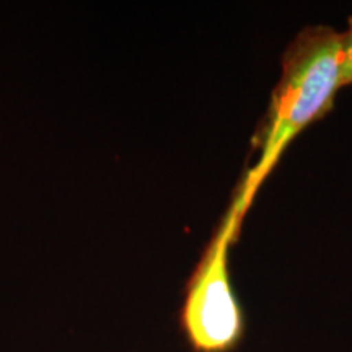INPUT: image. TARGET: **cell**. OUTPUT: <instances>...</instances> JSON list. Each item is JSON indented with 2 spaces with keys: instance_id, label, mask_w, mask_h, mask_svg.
<instances>
[{
  "instance_id": "3",
  "label": "cell",
  "mask_w": 352,
  "mask_h": 352,
  "mask_svg": "<svg viewBox=\"0 0 352 352\" xmlns=\"http://www.w3.org/2000/svg\"><path fill=\"white\" fill-rule=\"evenodd\" d=\"M341 78L342 87L352 85V21L341 33Z\"/></svg>"
},
{
  "instance_id": "1",
  "label": "cell",
  "mask_w": 352,
  "mask_h": 352,
  "mask_svg": "<svg viewBox=\"0 0 352 352\" xmlns=\"http://www.w3.org/2000/svg\"><path fill=\"white\" fill-rule=\"evenodd\" d=\"M341 87V33L329 26H308L284 52L283 72L261 132L259 158L230 206L241 222L285 148L331 109Z\"/></svg>"
},
{
  "instance_id": "2",
  "label": "cell",
  "mask_w": 352,
  "mask_h": 352,
  "mask_svg": "<svg viewBox=\"0 0 352 352\" xmlns=\"http://www.w3.org/2000/svg\"><path fill=\"white\" fill-rule=\"evenodd\" d=\"M241 220L228 209L188 279L179 328L195 352H232L245 336V311L232 285L228 248Z\"/></svg>"
}]
</instances>
